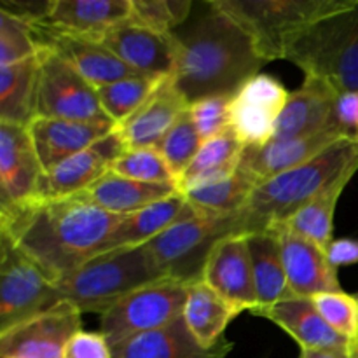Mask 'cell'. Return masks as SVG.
Here are the masks:
<instances>
[{
	"label": "cell",
	"mask_w": 358,
	"mask_h": 358,
	"mask_svg": "<svg viewBox=\"0 0 358 358\" xmlns=\"http://www.w3.org/2000/svg\"><path fill=\"white\" fill-rule=\"evenodd\" d=\"M121 219L80 194L34 198L0 210V234L58 282L100 254Z\"/></svg>",
	"instance_id": "obj_1"
},
{
	"label": "cell",
	"mask_w": 358,
	"mask_h": 358,
	"mask_svg": "<svg viewBox=\"0 0 358 358\" xmlns=\"http://www.w3.org/2000/svg\"><path fill=\"white\" fill-rule=\"evenodd\" d=\"M175 44V86L189 105L208 96H233L266 65L250 37L212 2L171 34Z\"/></svg>",
	"instance_id": "obj_2"
},
{
	"label": "cell",
	"mask_w": 358,
	"mask_h": 358,
	"mask_svg": "<svg viewBox=\"0 0 358 358\" xmlns=\"http://www.w3.org/2000/svg\"><path fill=\"white\" fill-rule=\"evenodd\" d=\"M348 171H358V140L346 136L308 163L255 185L247 205L236 213L238 234L283 226Z\"/></svg>",
	"instance_id": "obj_3"
},
{
	"label": "cell",
	"mask_w": 358,
	"mask_h": 358,
	"mask_svg": "<svg viewBox=\"0 0 358 358\" xmlns=\"http://www.w3.org/2000/svg\"><path fill=\"white\" fill-rule=\"evenodd\" d=\"M161 280L166 275L142 245L94 255L55 283L62 303L101 317L131 292Z\"/></svg>",
	"instance_id": "obj_4"
},
{
	"label": "cell",
	"mask_w": 358,
	"mask_h": 358,
	"mask_svg": "<svg viewBox=\"0 0 358 358\" xmlns=\"http://www.w3.org/2000/svg\"><path fill=\"white\" fill-rule=\"evenodd\" d=\"M283 59L338 94L358 91V0L315 21L290 42Z\"/></svg>",
	"instance_id": "obj_5"
},
{
	"label": "cell",
	"mask_w": 358,
	"mask_h": 358,
	"mask_svg": "<svg viewBox=\"0 0 358 358\" xmlns=\"http://www.w3.org/2000/svg\"><path fill=\"white\" fill-rule=\"evenodd\" d=\"M348 0H213L250 37L266 63L283 59L290 42Z\"/></svg>",
	"instance_id": "obj_6"
},
{
	"label": "cell",
	"mask_w": 358,
	"mask_h": 358,
	"mask_svg": "<svg viewBox=\"0 0 358 358\" xmlns=\"http://www.w3.org/2000/svg\"><path fill=\"white\" fill-rule=\"evenodd\" d=\"M233 234H238L236 215H198L175 224L143 247L166 278L192 285L203 280V269L217 241Z\"/></svg>",
	"instance_id": "obj_7"
},
{
	"label": "cell",
	"mask_w": 358,
	"mask_h": 358,
	"mask_svg": "<svg viewBox=\"0 0 358 358\" xmlns=\"http://www.w3.org/2000/svg\"><path fill=\"white\" fill-rule=\"evenodd\" d=\"M62 304L56 283L0 234V332Z\"/></svg>",
	"instance_id": "obj_8"
},
{
	"label": "cell",
	"mask_w": 358,
	"mask_h": 358,
	"mask_svg": "<svg viewBox=\"0 0 358 358\" xmlns=\"http://www.w3.org/2000/svg\"><path fill=\"white\" fill-rule=\"evenodd\" d=\"M38 62L35 117L110 121L101 108L96 87L69 62L48 48H38Z\"/></svg>",
	"instance_id": "obj_9"
},
{
	"label": "cell",
	"mask_w": 358,
	"mask_h": 358,
	"mask_svg": "<svg viewBox=\"0 0 358 358\" xmlns=\"http://www.w3.org/2000/svg\"><path fill=\"white\" fill-rule=\"evenodd\" d=\"M189 283L161 280L135 290L100 317V332L110 345L161 329L184 315Z\"/></svg>",
	"instance_id": "obj_10"
},
{
	"label": "cell",
	"mask_w": 358,
	"mask_h": 358,
	"mask_svg": "<svg viewBox=\"0 0 358 358\" xmlns=\"http://www.w3.org/2000/svg\"><path fill=\"white\" fill-rule=\"evenodd\" d=\"M80 313L62 303L0 332V358H63L70 339L83 331Z\"/></svg>",
	"instance_id": "obj_11"
},
{
	"label": "cell",
	"mask_w": 358,
	"mask_h": 358,
	"mask_svg": "<svg viewBox=\"0 0 358 358\" xmlns=\"http://www.w3.org/2000/svg\"><path fill=\"white\" fill-rule=\"evenodd\" d=\"M289 94L285 86L268 73L252 77L233 94L231 128L245 147L262 145L273 138Z\"/></svg>",
	"instance_id": "obj_12"
},
{
	"label": "cell",
	"mask_w": 358,
	"mask_h": 358,
	"mask_svg": "<svg viewBox=\"0 0 358 358\" xmlns=\"http://www.w3.org/2000/svg\"><path fill=\"white\" fill-rule=\"evenodd\" d=\"M128 150L121 133L114 129L87 147L83 152L69 157L52 170L45 171L35 198L56 199L77 196L112 170L115 161Z\"/></svg>",
	"instance_id": "obj_13"
},
{
	"label": "cell",
	"mask_w": 358,
	"mask_h": 358,
	"mask_svg": "<svg viewBox=\"0 0 358 358\" xmlns=\"http://www.w3.org/2000/svg\"><path fill=\"white\" fill-rule=\"evenodd\" d=\"M98 41L142 76L157 79L173 76L175 44L171 34H157L129 16L105 30Z\"/></svg>",
	"instance_id": "obj_14"
},
{
	"label": "cell",
	"mask_w": 358,
	"mask_h": 358,
	"mask_svg": "<svg viewBox=\"0 0 358 358\" xmlns=\"http://www.w3.org/2000/svg\"><path fill=\"white\" fill-rule=\"evenodd\" d=\"M42 175L28 126L0 121V210L34 199Z\"/></svg>",
	"instance_id": "obj_15"
},
{
	"label": "cell",
	"mask_w": 358,
	"mask_h": 358,
	"mask_svg": "<svg viewBox=\"0 0 358 358\" xmlns=\"http://www.w3.org/2000/svg\"><path fill=\"white\" fill-rule=\"evenodd\" d=\"M34 34L38 48H48L62 56L94 87L142 76L122 63L98 38L56 31L41 24H34Z\"/></svg>",
	"instance_id": "obj_16"
},
{
	"label": "cell",
	"mask_w": 358,
	"mask_h": 358,
	"mask_svg": "<svg viewBox=\"0 0 358 358\" xmlns=\"http://www.w3.org/2000/svg\"><path fill=\"white\" fill-rule=\"evenodd\" d=\"M201 282L243 311L257 308L252 261L243 234H233L217 241L203 269Z\"/></svg>",
	"instance_id": "obj_17"
},
{
	"label": "cell",
	"mask_w": 358,
	"mask_h": 358,
	"mask_svg": "<svg viewBox=\"0 0 358 358\" xmlns=\"http://www.w3.org/2000/svg\"><path fill=\"white\" fill-rule=\"evenodd\" d=\"M271 231L278 234L287 282L292 296L311 299L318 294L341 290L338 269L332 268L324 248L292 233L285 226H278Z\"/></svg>",
	"instance_id": "obj_18"
},
{
	"label": "cell",
	"mask_w": 358,
	"mask_h": 358,
	"mask_svg": "<svg viewBox=\"0 0 358 358\" xmlns=\"http://www.w3.org/2000/svg\"><path fill=\"white\" fill-rule=\"evenodd\" d=\"M110 350L112 358H226L233 343L222 339L213 348H205L180 317L161 329L121 339Z\"/></svg>",
	"instance_id": "obj_19"
},
{
	"label": "cell",
	"mask_w": 358,
	"mask_h": 358,
	"mask_svg": "<svg viewBox=\"0 0 358 358\" xmlns=\"http://www.w3.org/2000/svg\"><path fill=\"white\" fill-rule=\"evenodd\" d=\"M336 98L338 93L327 84L306 77L303 86L289 94L285 108L276 122L273 138H303L339 129L336 122Z\"/></svg>",
	"instance_id": "obj_20"
},
{
	"label": "cell",
	"mask_w": 358,
	"mask_h": 358,
	"mask_svg": "<svg viewBox=\"0 0 358 358\" xmlns=\"http://www.w3.org/2000/svg\"><path fill=\"white\" fill-rule=\"evenodd\" d=\"M252 313L282 327L299 343L301 350H339L357 353L355 343L336 332L318 313L313 301L306 297H289Z\"/></svg>",
	"instance_id": "obj_21"
},
{
	"label": "cell",
	"mask_w": 358,
	"mask_h": 358,
	"mask_svg": "<svg viewBox=\"0 0 358 358\" xmlns=\"http://www.w3.org/2000/svg\"><path fill=\"white\" fill-rule=\"evenodd\" d=\"M341 138H346V135L339 129H331V131L303 136V138H271L262 145L245 147L240 168L245 173L250 175L257 184H261L268 178L308 163Z\"/></svg>",
	"instance_id": "obj_22"
},
{
	"label": "cell",
	"mask_w": 358,
	"mask_h": 358,
	"mask_svg": "<svg viewBox=\"0 0 358 358\" xmlns=\"http://www.w3.org/2000/svg\"><path fill=\"white\" fill-rule=\"evenodd\" d=\"M115 129L110 121H69L35 117L28 126L35 150L45 171L83 152Z\"/></svg>",
	"instance_id": "obj_23"
},
{
	"label": "cell",
	"mask_w": 358,
	"mask_h": 358,
	"mask_svg": "<svg viewBox=\"0 0 358 358\" xmlns=\"http://www.w3.org/2000/svg\"><path fill=\"white\" fill-rule=\"evenodd\" d=\"M189 108V101L177 90L173 79L166 77L159 83L149 100L122 124L115 126L128 149L156 147L161 143L177 119Z\"/></svg>",
	"instance_id": "obj_24"
},
{
	"label": "cell",
	"mask_w": 358,
	"mask_h": 358,
	"mask_svg": "<svg viewBox=\"0 0 358 358\" xmlns=\"http://www.w3.org/2000/svg\"><path fill=\"white\" fill-rule=\"evenodd\" d=\"M199 213L196 212L194 206L185 199L182 192L173 196L159 199L145 208L124 215L119 220L117 226L110 233L108 240L105 241L103 252L115 250V248H129V247H142L152 241L154 238L159 236L166 229H170L175 224L182 220L194 219Z\"/></svg>",
	"instance_id": "obj_25"
},
{
	"label": "cell",
	"mask_w": 358,
	"mask_h": 358,
	"mask_svg": "<svg viewBox=\"0 0 358 358\" xmlns=\"http://www.w3.org/2000/svg\"><path fill=\"white\" fill-rule=\"evenodd\" d=\"M131 16V0H52L41 27L98 38L105 30Z\"/></svg>",
	"instance_id": "obj_26"
},
{
	"label": "cell",
	"mask_w": 358,
	"mask_h": 358,
	"mask_svg": "<svg viewBox=\"0 0 358 358\" xmlns=\"http://www.w3.org/2000/svg\"><path fill=\"white\" fill-rule=\"evenodd\" d=\"M245 238H247L255 294H257L255 310L294 297L289 289V282H287L278 234L269 229L245 234Z\"/></svg>",
	"instance_id": "obj_27"
},
{
	"label": "cell",
	"mask_w": 358,
	"mask_h": 358,
	"mask_svg": "<svg viewBox=\"0 0 358 358\" xmlns=\"http://www.w3.org/2000/svg\"><path fill=\"white\" fill-rule=\"evenodd\" d=\"M241 308L224 299L205 282H196L189 287L184 308V320L199 345L213 348L224 338L227 325L241 313Z\"/></svg>",
	"instance_id": "obj_28"
},
{
	"label": "cell",
	"mask_w": 358,
	"mask_h": 358,
	"mask_svg": "<svg viewBox=\"0 0 358 358\" xmlns=\"http://www.w3.org/2000/svg\"><path fill=\"white\" fill-rule=\"evenodd\" d=\"M177 192L178 189L173 185L143 184V182L121 177L110 170L100 180L94 182L90 189L80 192V196H84L93 205L100 206L105 212L124 217Z\"/></svg>",
	"instance_id": "obj_29"
},
{
	"label": "cell",
	"mask_w": 358,
	"mask_h": 358,
	"mask_svg": "<svg viewBox=\"0 0 358 358\" xmlns=\"http://www.w3.org/2000/svg\"><path fill=\"white\" fill-rule=\"evenodd\" d=\"M245 145L233 128L203 142L192 163L178 180V192H187L199 185L224 180L238 171L243 157Z\"/></svg>",
	"instance_id": "obj_30"
},
{
	"label": "cell",
	"mask_w": 358,
	"mask_h": 358,
	"mask_svg": "<svg viewBox=\"0 0 358 358\" xmlns=\"http://www.w3.org/2000/svg\"><path fill=\"white\" fill-rule=\"evenodd\" d=\"M38 55L9 66H0V121L30 126L35 119Z\"/></svg>",
	"instance_id": "obj_31"
},
{
	"label": "cell",
	"mask_w": 358,
	"mask_h": 358,
	"mask_svg": "<svg viewBox=\"0 0 358 358\" xmlns=\"http://www.w3.org/2000/svg\"><path fill=\"white\" fill-rule=\"evenodd\" d=\"M355 173L357 171H348L343 177H339L334 184L329 185L317 198L311 199L299 212L294 213L283 226L292 233L313 241L325 250L334 240L332 231H334L336 206H338L343 191L350 184V180L355 177Z\"/></svg>",
	"instance_id": "obj_32"
},
{
	"label": "cell",
	"mask_w": 358,
	"mask_h": 358,
	"mask_svg": "<svg viewBox=\"0 0 358 358\" xmlns=\"http://www.w3.org/2000/svg\"><path fill=\"white\" fill-rule=\"evenodd\" d=\"M255 185L257 182L250 175L245 173L241 168H238L236 173L231 177L212 182V184L199 185V187L184 192V196L199 215L227 217L236 215L247 205Z\"/></svg>",
	"instance_id": "obj_33"
},
{
	"label": "cell",
	"mask_w": 358,
	"mask_h": 358,
	"mask_svg": "<svg viewBox=\"0 0 358 358\" xmlns=\"http://www.w3.org/2000/svg\"><path fill=\"white\" fill-rule=\"evenodd\" d=\"M161 80L163 79H157V77L135 76L107 84V86L96 87L101 108L115 126L122 124L149 100V96L156 91Z\"/></svg>",
	"instance_id": "obj_34"
},
{
	"label": "cell",
	"mask_w": 358,
	"mask_h": 358,
	"mask_svg": "<svg viewBox=\"0 0 358 358\" xmlns=\"http://www.w3.org/2000/svg\"><path fill=\"white\" fill-rule=\"evenodd\" d=\"M112 171L143 184L173 185L178 189V178L156 147L128 149L115 161Z\"/></svg>",
	"instance_id": "obj_35"
},
{
	"label": "cell",
	"mask_w": 358,
	"mask_h": 358,
	"mask_svg": "<svg viewBox=\"0 0 358 358\" xmlns=\"http://www.w3.org/2000/svg\"><path fill=\"white\" fill-rule=\"evenodd\" d=\"M203 138L199 136L198 129H196L194 126V121H192L191 117V112H189L187 108V110L177 119V122L171 126L170 131L164 135V138L161 140L157 149L163 154L164 159L168 161L175 177L180 180V177L184 175V171L187 170L189 164L192 163V159H194L196 154L199 152Z\"/></svg>",
	"instance_id": "obj_36"
},
{
	"label": "cell",
	"mask_w": 358,
	"mask_h": 358,
	"mask_svg": "<svg viewBox=\"0 0 358 358\" xmlns=\"http://www.w3.org/2000/svg\"><path fill=\"white\" fill-rule=\"evenodd\" d=\"M194 9L191 0H131V17L136 23L170 35L185 23Z\"/></svg>",
	"instance_id": "obj_37"
},
{
	"label": "cell",
	"mask_w": 358,
	"mask_h": 358,
	"mask_svg": "<svg viewBox=\"0 0 358 358\" xmlns=\"http://www.w3.org/2000/svg\"><path fill=\"white\" fill-rule=\"evenodd\" d=\"M38 55L34 27L0 10V66H9Z\"/></svg>",
	"instance_id": "obj_38"
},
{
	"label": "cell",
	"mask_w": 358,
	"mask_h": 358,
	"mask_svg": "<svg viewBox=\"0 0 358 358\" xmlns=\"http://www.w3.org/2000/svg\"><path fill=\"white\" fill-rule=\"evenodd\" d=\"M315 308L322 315L325 322L339 332L341 336L355 343L358 338V299L357 296L336 290V292H324L311 297Z\"/></svg>",
	"instance_id": "obj_39"
},
{
	"label": "cell",
	"mask_w": 358,
	"mask_h": 358,
	"mask_svg": "<svg viewBox=\"0 0 358 358\" xmlns=\"http://www.w3.org/2000/svg\"><path fill=\"white\" fill-rule=\"evenodd\" d=\"M231 100L233 96H208L189 105V112L203 142L231 128Z\"/></svg>",
	"instance_id": "obj_40"
},
{
	"label": "cell",
	"mask_w": 358,
	"mask_h": 358,
	"mask_svg": "<svg viewBox=\"0 0 358 358\" xmlns=\"http://www.w3.org/2000/svg\"><path fill=\"white\" fill-rule=\"evenodd\" d=\"M63 358H112L110 343L101 332L79 331L66 345Z\"/></svg>",
	"instance_id": "obj_41"
},
{
	"label": "cell",
	"mask_w": 358,
	"mask_h": 358,
	"mask_svg": "<svg viewBox=\"0 0 358 358\" xmlns=\"http://www.w3.org/2000/svg\"><path fill=\"white\" fill-rule=\"evenodd\" d=\"M336 122L345 135H358V91L339 93L336 98Z\"/></svg>",
	"instance_id": "obj_42"
},
{
	"label": "cell",
	"mask_w": 358,
	"mask_h": 358,
	"mask_svg": "<svg viewBox=\"0 0 358 358\" xmlns=\"http://www.w3.org/2000/svg\"><path fill=\"white\" fill-rule=\"evenodd\" d=\"M52 0H45V2H20V0H2L0 2V10L13 14V16L20 17V20L27 21L31 27L44 21V17L49 14Z\"/></svg>",
	"instance_id": "obj_43"
},
{
	"label": "cell",
	"mask_w": 358,
	"mask_h": 358,
	"mask_svg": "<svg viewBox=\"0 0 358 358\" xmlns=\"http://www.w3.org/2000/svg\"><path fill=\"white\" fill-rule=\"evenodd\" d=\"M329 262L332 268H343V266H352L358 262V240L352 238H338L332 240L331 245L325 248Z\"/></svg>",
	"instance_id": "obj_44"
},
{
	"label": "cell",
	"mask_w": 358,
	"mask_h": 358,
	"mask_svg": "<svg viewBox=\"0 0 358 358\" xmlns=\"http://www.w3.org/2000/svg\"><path fill=\"white\" fill-rule=\"evenodd\" d=\"M299 358H358V355L339 350H301Z\"/></svg>",
	"instance_id": "obj_45"
},
{
	"label": "cell",
	"mask_w": 358,
	"mask_h": 358,
	"mask_svg": "<svg viewBox=\"0 0 358 358\" xmlns=\"http://www.w3.org/2000/svg\"><path fill=\"white\" fill-rule=\"evenodd\" d=\"M357 299H358V294H357ZM357 355H358V338H357Z\"/></svg>",
	"instance_id": "obj_46"
},
{
	"label": "cell",
	"mask_w": 358,
	"mask_h": 358,
	"mask_svg": "<svg viewBox=\"0 0 358 358\" xmlns=\"http://www.w3.org/2000/svg\"><path fill=\"white\" fill-rule=\"evenodd\" d=\"M357 140H358V135H357Z\"/></svg>",
	"instance_id": "obj_47"
}]
</instances>
